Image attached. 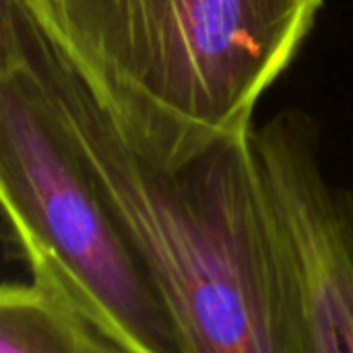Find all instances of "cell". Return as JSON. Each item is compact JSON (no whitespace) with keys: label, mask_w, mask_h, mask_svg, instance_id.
I'll use <instances>...</instances> for the list:
<instances>
[{"label":"cell","mask_w":353,"mask_h":353,"mask_svg":"<svg viewBox=\"0 0 353 353\" xmlns=\"http://www.w3.org/2000/svg\"><path fill=\"white\" fill-rule=\"evenodd\" d=\"M252 145L294 279L298 353H353V188L327 178L304 112L273 116Z\"/></svg>","instance_id":"cell-4"},{"label":"cell","mask_w":353,"mask_h":353,"mask_svg":"<svg viewBox=\"0 0 353 353\" xmlns=\"http://www.w3.org/2000/svg\"><path fill=\"white\" fill-rule=\"evenodd\" d=\"M147 161L182 165L252 134L323 0H21Z\"/></svg>","instance_id":"cell-2"},{"label":"cell","mask_w":353,"mask_h":353,"mask_svg":"<svg viewBox=\"0 0 353 353\" xmlns=\"http://www.w3.org/2000/svg\"><path fill=\"white\" fill-rule=\"evenodd\" d=\"M0 199L31 281L128 353H184L137 246L54 122L17 41L0 35Z\"/></svg>","instance_id":"cell-3"},{"label":"cell","mask_w":353,"mask_h":353,"mask_svg":"<svg viewBox=\"0 0 353 353\" xmlns=\"http://www.w3.org/2000/svg\"><path fill=\"white\" fill-rule=\"evenodd\" d=\"M0 353H128L35 281L0 288Z\"/></svg>","instance_id":"cell-5"},{"label":"cell","mask_w":353,"mask_h":353,"mask_svg":"<svg viewBox=\"0 0 353 353\" xmlns=\"http://www.w3.org/2000/svg\"><path fill=\"white\" fill-rule=\"evenodd\" d=\"M2 33L137 246L182 352L298 353L294 279L252 134L155 165L128 147L21 0L2 2Z\"/></svg>","instance_id":"cell-1"}]
</instances>
